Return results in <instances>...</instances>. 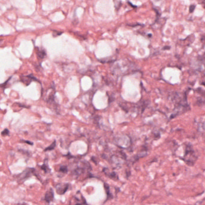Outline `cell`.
Listing matches in <instances>:
<instances>
[{
	"label": "cell",
	"instance_id": "7a4b0ae2",
	"mask_svg": "<svg viewBox=\"0 0 205 205\" xmlns=\"http://www.w3.org/2000/svg\"><path fill=\"white\" fill-rule=\"evenodd\" d=\"M196 159L197 158L194 154V151L190 147L187 148L185 154V157L184 158V161L188 166H192L194 165Z\"/></svg>",
	"mask_w": 205,
	"mask_h": 205
},
{
	"label": "cell",
	"instance_id": "8fae6325",
	"mask_svg": "<svg viewBox=\"0 0 205 205\" xmlns=\"http://www.w3.org/2000/svg\"><path fill=\"white\" fill-rule=\"evenodd\" d=\"M37 54H38V56L40 58H44L46 55V53H45V51H44V50L38 51Z\"/></svg>",
	"mask_w": 205,
	"mask_h": 205
},
{
	"label": "cell",
	"instance_id": "30bf717a",
	"mask_svg": "<svg viewBox=\"0 0 205 205\" xmlns=\"http://www.w3.org/2000/svg\"><path fill=\"white\" fill-rule=\"evenodd\" d=\"M104 188H105V192H106L107 196V200H108V198H112V195L111 193L110 192V188L109 185H108L107 184H104Z\"/></svg>",
	"mask_w": 205,
	"mask_h": 205
},
{
	"label": "cell",
	"instance_id": "ffe728a7",
	"mask_svg": "<svg viewBox=\"0 0 205 205\" xmlns=\"http://www.w3.org/2000/svg\"><path fill=\"white\" fill-rule=\"evenodd\" d=\"M202 58H203V60H205V52H204V54H203V55L202 56Z\"/></svg>",
	"mask_w": 205,
	"mask_h": 205
},
{
	"label": "cell",
	"instance_id": "8992f818",
	"mask_svg": "<svg viewBox=\"0 0 205 205\" xmlns=\"http://www.w3.org/2000/svg\"><path fill=\"white\" fill-rule=\"evenodd\" d=\"M54 197V191L52 188H50L49 190L47 191L44 197V200L46 202L50 203L53 201Z\"/></svg>",
	"mask_w": 205,
	"mask_h": 205
},
{
	"label": "cell",
	"instance_id": "2e32d148",
	"mask_svg": "<svg viewBox=\"0 0 205 205\" xmlns=\"http://www.w3.org/2000/svg\"><path fill=\"white\" fill-rule=\"evenodd\" d=\"M9 130H8L7 129L4 130L2 132V133H1V134H2L3 136H7V135H9Z\"/></svg>",
	"mask_w": 205,
	"mask_h": 205
},
{
	"label": "cell",
	"instance_id": "9a60e30c",
	"mask_svg": "<svg viewBox=\"0 0 205 205\" xmlns=\"http://www.w3.org/2000/svg\"><path fill=\"white\" fill-rule=\"evenodd\" d=\"M195 7H196V6L194 5V4L191 5V6H189V12L190 13H193L194 11V10H195Z\"/></svg>",
	"mask_w": 205,
	"mask_h": 205
},
{
	"label": "cell",
	"instance_id": "44dd1931",
	"mask_svg": "<svg viewBox=\"0 0 205 205\" xmlns=\"http://www.w3.org/2000/svg\"><path fill=\"white\" fill-rule=\"evenodd\" d=\"M18 205H26V204H25V203H23V204H19Z\"/></svg>",
	"mask_w": 205,
	"mask_h": 205
},
{
	"label": "cell",
	"instance_id": "ac0fdd59",
	"mask_svg": "<svg viewBox=\"0 0 205 205\" xmlns=\"http://www.w3.org/2000/svg\"><path fill=\"white\" fill-rule=\"evenodd\" d=\"M129 26H132V27H134V26H138V25H142L141 24H136V25H128Z\"/></svg>",
	"mask_w": 205,
	"mask_h": 205
},
{
	"label": "cell",
	"instance_id": "9c48e42d",
	"mask_svg": "<svg viewBox=\"0 0 205 205\" xmlns=\"http://www.w3.org/2000/svg\"><path fill=\"white\" fill-rule=\"evenodd\" d=\"M153 10L155 11V12L156 13V20H155V22H154L153 24V25H155V24H156L159 21V19H160V17H161V12L159 9L158 7H153Z\"/></svg>",
	"mask_w": 205,
	"mask_h": 205
},
{
	"label": "cell",
	"instance_id": "5bb4252c",
	"mask_svg": "<svg viewBox=\"0 0 205 205\" xmlns=\"http://www.w3.org/2000/svg\"><path fill=\"white\" fill-rule=\"evenodd\" d=\"M41 169L44 170L45 172V173H48V171H50L49 168L46 165H43L42 166H41Z\"/></svg>",
	"mask_w": 205,
	"mask_h": 205
},
{
	"label": "cell",
	"instance_id": "277c9868",
	"mask_svg": "<svg viewBox=\"0 0 205 205\" xmlns=\"http://www.w3.org/2000/svg\"><path fill=\"white\" fill-rule=\"evenodd\" d=\"M70 185L67 183H59L56 187V192L59 195H63L69 190Z\"/></svg>",
	"mask_w": 205,
	"mask_h": 205
},
{
	"label": "cell",
	"instance_id": "4fadbf2b",
	"mask_svg": "<svg viewBox=\"0 0 205 205\" xmlns=\"http://www.w3.org/2000/svg\"><path fill=\"white\" fill-rule=\"evenodd\" d=\"M56 142H54V143H53L49 147L45 149V151H51V150H53L54 149V148L56 147Z\"/></svg>",
	"mask_w": 205,
	"mask_h": 205
},
{
	"label": "cell",
	"instance_id": "52a82bcc",
	"mask_svg": "<svg viewBox=\"0 0 205 205\" xmlns=\"http://www.w3.org/2000/svg\"><path fill=\"white\" fill-rule=\"evenodd\" d=\"M36 78L33 77L31 75L30 76H25L21 77V80L23 82L24 84H25L27 85H28L33 80H35Z\"/></svg>",
	"mask_w": 205,
	"mask_h": 205
},
{
	"label": "cell",
	"instance_id": "ba28073f",
	"mask_svg": "<svg viewBox=\"0 0 205 205\" xmlns=\"http://www.w3.org/2000/svg\"><path fill=\"white\" fill-rule=\"evenodd\" d=\"M104 172L107 176L111 178L112 179H114V180H117L118 179V176L115 172H109L108 169H104Z\"/></svg>",
	"mask_w": 205,
	"mask_h": 205
},
{
	"label": "cell",
	"instance_id": "7c38bea8",
	"mask_svg": "<svg viewBox=\"0 0 205 205\" xmlns=\"http://www.w3.org/2000/svg\"><path fill=\"white\" fill-rule=\"evenodd\" d=\"M68 171V169H67V168L65 166H62L60 168V169H59V172H61V173H66Z\"/></svg>",
	"mask_w": 205,
	"mask_h": 205
},
{
	"label": "cell",
	"instance_id": "3957f363",
	"mask_svg": "<svg viewBox=\"0 0 205 205\" xmlns=\"http://www.w3.org/2000/svg\"><path fill=\"white\" fill-rule=\"evenodd\" d=\"M34 169L32 168H28L25 169L22 173L19 174L17 178L18 182H23L30 178L32 175H34Z\"/></svg>",
	"mask_w": 205,
	"mask_h": 205
},
{
	"label": "cell",
	"instance_id": "5b68a950",
	"mask_svg": "<svg viewBox=\"0 0 205 205\" xmlns=\"http://www.w3.org/2000/svg\"><path fill=\"white\" fill-rule=\"evenodd\" d=\"M78 195L79 193L78 192L73 197V200L75 201L73 205H87V203L83 195L81 194H80L79 196Z\"/></svg>",
	"mask_w": 205,
	"mask_h": 205
},
{
	"label": "cell",
	"instance_id": "d6986e66",
	"mask_svg": "<svg viewBox=\"0 0 205 205\" xmlns=\"http://www.w3.org/2000/svg\"><path fill=\"white\" fill-rule=\"evenodd\" d=\"M23 142H25V143H28V144L33 145V143H31V142H28V141H27V140H23Z\"/></svg>",
	"mask_w": 205,
	"mask_h": 205
},
{
	"label": "cell",
	"instance_id": "e0dca14e",
	"mask_svg": "<svg viewBox=\"0 0 205 205\" xmlns=\"http://www.w3.org/2000/svg\"><path fill=\"white\" fill-rule=\"evenodd\" d=\"M201 4H202L203 8L205 9V0H202L201 2Z\"/></svg>",
	"mask_w": 205,
	"mask_h": 205
},
{
	"label": "cell",
	"instance_id": "6da1fadb",
	"mask_svg": "<svg viewBox=\"0 0 205 205\" xmlns=\"http://www.w3.org/2000/svg\"><path fill=\"white\" fill-rule=\"evenodd\" d=\"M90 169L91 167L87 162H81V165L77 166V167H76V168H75L73 171H72V173L73 176L78 177L81 175H83L84 173H86Z\"/></svg>",
	"mask_w": 205,
	"mask_h": 205
}]
</instances>
